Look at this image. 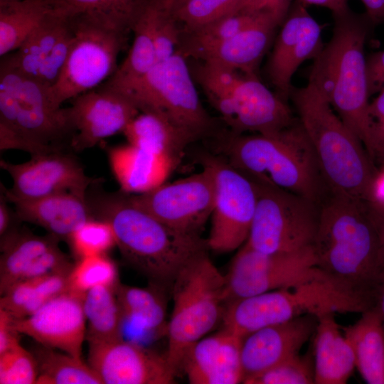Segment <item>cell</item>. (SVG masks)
<instances>
[{"mask_svg":"<svg viewBox=\"0 0 384 384\" xmlns=\"http://www.w3.org/2000/svg\"><path fill=\"white\" fill-rule=\"evenodd\" d=\"M86 200L92 218L112 227L123 259L163 289L172 287L180 272L209 250L206 239L166 225L121 191L105 192L97 183Z\"/></svg>","mask_w":384,"mask_h":384,"instance_id":"1","label":"cell"},{"mask_svg":"<svg viewBox=\"0 0 384 384\" xmlns=\"http://www.w3.org/2000/svg\"><path fill=\"white\" fill-rule=\"evenodd\" d=\"M368 201L328 188L319 203L313 248L326 274L366 296L381 272L379 242Z\"/></svg>","mask_w":384,"mask_h":384,"instance_id":"2","label":"cell"},{"mask_svg":"<svg viewBox=\"0 0 384 384\" xmlns=\"http://www.w3.org/2000/svg\"><path fill=\"white\" fill-rule=\"evenodd\" d=\"M332 36L314 59L308 82L329 103L368 154L369 92L365 46L371 27L368 16L351 9L333 16Z\"/></svg>","mask_w":384,"mask_h":384,"instance_id":"3","label":"cell"},{"mask_svg":"<svg viewBox=\"0 0 384 384\" xmlns=\"http://www.w3.org/2000/svg\"><path fill=\"white\" fill-rule=\"evenodd\" d=\"M218 155L251 180L319 204L328 188L298 118L272 134H235L218 138Z\"/></svg>","mask_w":384,"mask_h":384,"instance_id":"4","label":"cell"},{"mask_svg":"<svg viewBox=\"0 0 384 384\" xmlns=\"http://www.w3.org/2000/svg\"><path fill=\"white\" fill-rule=\"evenodd\" d=\"M289 99L327 188L354 198L371 201L378 169L358 138L311 84L293 86Z\"/></svg>","mask_w":384,"mask_h":384,"instance_id":"5","label":"cell"},{"mask_svg":"<svg viewBox=\"0 0 384 384\" xmlns=\"http://www.w3.org/2000/svg\"><path fill=\"white\" fill-rule=\"evenodd\" d=\"M75 135L68 110L56 107L48 89L4 57L0 66V149L31 156L71 151Z\"/></svg>","mask_w":384,"mask_h":384,"instance_id":"6","label":"cell"},{"mask_svg":"<svg viewBox=\"0 0 384 384\" xmlns=\"http://www.w3.org/2000/svg\"><path fill=\"white\" fill-rule=\"evenodd\" d=\"M171 289L174 306L165 355L176 376L191 347L222 320L227 303L225 277L205 253L180 272Z\"/></svg>","mask_w":384,"mask_h":384,"instance_id":"7","label":"cell"},{"mask_svg":"<svg viewBox=\"0 0 384 384\" xmlns=\"http://www.w3.org/2000/svg\"><path fill=\"white\" fill-rule=\"evenodd\" d=\"M186 58L178 49L119 90L132 97L140 112L159 113L199 139L213 133L215 123L201 102Z\"/></svg>","mask_w":384,"mask_h":384,"instance_id":"8","label":"cell"},{"mask_svg":"<svg viewBox=\"0 0 384 384\" xmlns=\"http://www.w3.org/2000/svg\"><path fill=\"white\" fill-rule=\"evenodd\" d=\"M68 17L73 22L75 38L58 80L48 89L51 101L58 107L113 75L128 35L88 16Z\"/></svg>","mask_w":384,"mask_h":384,"instance_id":"9","label":"cell"},{"mask_svg":"<svg viewBox=\"0 0 384 384\" xmlns=\"http://www.w3.org/2000/svg\"><path fill=\"white\" fill-rule=\"evenodd\" d=\"M252 181L257 189V204L245 243L269 254L292 252L312 246L318 225L319 204L279 188Z\"/></svg>","mask_w":384,"mask_h":384,"instance_id":"10","label":"cell"},{"mask_svg":"<svg viewBox=\"0 0 384 384\" xmlns=\"http://www.w3.org/2000/svg\"><path fill=\"white\" fill-rule=\"evenodd\" d=\"M201 164L212 170L215 201L206 239L209 250L227 253L247 241L257 204L255 183L219 155H206Z\"/></svg>","mask_w":384,"mask_h":384,"instance_id":"11","label":"cell"},{"mask_svg":"<svg viewBox=\"0 0 384 384\" xmlns=\"http://www.w3.org/2000/svg\"><path fill=\"white\" fill-rule=\"evenodd\" d=\"M326 274L317 267L313 246L282 253H264L247 243L232 260L225 277L227 302L287 288Z\"/></svg>","mask_w":384,"mask_h":384,"instance_id":"12","label":"cell"},{"mask_svg":"<svg viewBox=\"0 0 384 384\" xmlns=\"http://www.w3.org/2000/svg\"><path fill=\"white\" fill-rule=\"evenodd\" d=\"M171 183H164L144 193L130 195L133 202L166 225L179 231L201 235L210 218L215 201V183L210 168Z\"/></svg>","mask_w":384,"mask_h":384,"instance_id":"13","label":"cell"},{"mask_svg":"<svg viewBox=\"0 0 384 384\" xmlns=\"http://www.w3.org/2000/svg\"><path fill=\"white\" fill-rule=\"evenodd\" d=\"M74 153L58 151L41 154L19 164L1 159L0 166L11 176L12 186L6 188L1 184V190L21 199H36L63 193L85 198L89 188L101 180L87 176Z\"/></svg>","mask_w":384,"mask_h":384,"instance_id":"14","label":"cell"},{"mask_svg":"<svg viewBox=\"0 0 384 384\" xmlns=\"http://www.w3.org/2000/svg\"><path fill=\"white\" fill-rule=\"evenodd\" d=\"M72 100L68 110L75 132L71 144L75 153L123 132L140 112L131 97L107 82Z\"/></svg>","mask_w":384,"mask_h":384,"instance_id":"15","label":"cell"},{"mask_svg":"<svg viewBox=\"0 0 384 384\" xmlns=\"http://www.w3.org/2000/svg\"><path fill=\"white\" fill-rule=\"evenodd\" d=\"M306 4L297 0L282 23L274 42L267 73L277 94L287 102L292 80L299 67L314 59L324 47L321 26L311 16Z\"/></svg>","mask_w":384,"mask_h":384,"instance_id":"16","label":"cell"},{"mask_svg":"<svg viewBox=\"0 0 384 384\" xmlns=\"http://www.w3.org/2000/svg\"><path fill=\"white\" fill-rule=\"evenodd\" d=\"M88 363L103 384H171L175 383L165 356L119 338L90 343Z\"/></svg>","mask_w":384,"mask_h":384,"instance_id":"17","label":"cell"},{"mask_svg":"<svg viewBox=\"0 0 384 384\" xmlns=\"http://www.w3.org/2000/svg\"><path fill=\"white\" fill-rule=\"evenodd\" d=\"M83 297L68 290L49 301L31 315L14 318V326L41 346L82 358L86 339Z\"/></svg>","mask_w":384,"mask_h":384,"instance_id":"18","label":"cell"},{"mask_svg":"<svg viewBox=\"0 0 384 384\" xmlns=\"http://www.w3.org/2000/svg\"><path fill=\"white\" fill-rule=\"evenodd\" d=\"M318 318L304 315L260 329L242 340V383L299 353L314 335Z\"/></svg>","mask_w":384,"mask_h":384,"instance_id":"19","label":"cell"},{"mask_svg":"<svg viewBox=\"0 0 384 384\" xmlns=\"http://www.w3.org/2000/svg\"><path fill=\"white\" fill-rule=\"evenodd\" d=\"M231 132L272 134L297 120L287 102L272 92L256 74H242L234 92Z\"/></svg>","mask_w":384,"mask_h":384,"instance_id":"20","label":"cell"},{"mask_svg":"<svg viewBox=\"0 0 384 384\" xmlns=\"http://www.w3.org/2000/svg\"><path fill=\"white\" fill-rule=\"evenodd\" d=\"M242 338L221 329L204 336L186 354L181 371L191 384L242 383L240 348Z\"/></svg>","mask_w":384,"mask_h":384,"instance_id":"21","label":"cell"},{"mask_svg":"<svg viewBox=\"0 0 384 384\" xmlns=\"http://www.w3.org/2000/svg\"><path fill=\"white\" fill-rule=\"evenodd\" d=\"M20 221L35 224L48 233L68 241L71 234L91 218L86 197L71 193L36 199H21L6 194Z\"/></svg>","mask_w":384,"mask_h":384,"instance_id":"22","label":"cell"},{"mask_svg":"<svg viewBox=\"0 0 384 384\" xmlns=\"http://www.w3.org/2000/svg\"><path fill=\"white\" fill-rule=\"evenodd\" d=\"M60 240L49 233L40 236L18 227L1 238V295L20 281L41 276Z\"/></svg>","mask_w":384,"mask_h":384,"instance_id":"23","label":"cell"},{"mask_svg":"<svg viewBox=\"0 0 384 384\" xmlns=\"http://www.w3.org/2000/svg\"><path fill=\"white\" fill-rule=\"evenodd\" d=\"M278 26L280 25L271 15L262 14L234 36L200 49L190 56L220 64L243 74H256Z\"/></svg>","mask_w":384,"mask_h":384,"instance_id":"24","label":"cell"},{"mask_svg":"<svg viewBox=\"0 0 384 384\" xmlns=\"http://www.w3.org/2000/svg\"><path fill=\"white\" fill-rule=\"evenodd\" d=\"M119 191L131 195L150 191L165 183L176 164L170 159L130 144L107 150Z\"/></svg>","mask_w":384,"mask_h":384,"instance_id":"25","label":"cell"},{"mask_svg":"<svg viewBox=\"0 0 384 384\" xmlns=\"http://www.w3.org/2000/svg\"><path fill=\"white\" fill-rule=\"evenodd\" d=\"M314 336V383H346L356 368L355 356L334 314L318 317Z\"/></svg>","mask_w":384,"mask_h":384,"instance_id":"26","label":"cell"},{"mask_svg":"<svg viewBox=\"0 0 384 384\" xmlns=\"http://www.w3.org/2000/svg\"><path fill=\"white\" fill-rule=\"evenodd\" d=\"M128 143L166 156L178 165L187 146L198 138L164 115L142 111L123 131Z\"/></svg>","mask_w":384,"mask_h":384,"instance_id":"27","label":"cell"},{"mask_svg":"<svg viewBox=\"0 0 384 384\" xmlns=\"http://www.w3.org/2000/svg\"><path fill=\"white\" fill-rule=\"evenodd\" d=\"M341 329L364 380L369 384H384V325L378 311L369 308L356 322Z\"/></svg>","mask_w":384,"mask_h":384,"instance_id":"28","label":"cell"},{"mask_svg":"<svg viewBox=\"0 0 384 384\" xmlns=\"http://www.w3.org/2000/svg\"><path fill=\"white\" fill-rule=\"evenodd\" d=\"M163 289L151 284L141 288L118 283L115 294L122 323L132 324L146 332L160 334L167 330L166 306Z\"/></svg>","mask_w":384,"mask_h":384,"instance_id":"29","label":"cell"},{"mask_svg":"<svg viewBox=\"0 0 384 384\" xmlns=\"http://www.w3.org/2000/svg\"><path fill=\"white\" fill-rule=\"evenodd\" d=\"M151 1V0H53L50 5L63 16H88L129 33Z\"/></svg>","mask_w":384,"mask_h":384,"instance_id":"30","label":"cell"},{"mask_svg":"<svg viewBox=\"0 0 384 384\" xmlns=\"http://www.w3.org/2000/svg\"><path fill=\"white\" fill-rule=\"evenodd\" d=\"M69 274H53L20 281L0 299V309L15 319L27 317L69 290Z\"/></svg>","mask_w":384,"mask_h":384,"instance_id":"31","label":"cell"},{"mask_svg":"<svg viewBox=\"0 0 384 384\" xmlns=\"http://www.w3.org/2000/svg\"><path fill=\"white\" fill-rule=\"evenodd\" d=\"M154 1L143 12L132 31L128 55L107 82L122 89L145 75L157 63L154 43Z\"/></svg>","mask_w":384,"mask_h":384,"instance_id":"32","label":"cell"},{"mask_svg":"<svg viewBox=\"0 0 384 384\" xmlns=\"http://www.w3.org/2000/svg\"><path fill=\"white\" fill-rule=\"evenodd\" d=\"M83 309L89 343L122 338V314L115 288L97 286L90 289L83 297Z\"/></svg>","mask_w":384,"mask_h":384,"instance_id":"33","label":"cell"},{"mask_svg":"<svg viewBox=\"0 0 384 384\" xmlns=\"http://www.w3.org/2000/svg\"><path fill=\"white\" fill-rule=\"evenodd\" d=\"M53 9L44 0L0 3V55L16 50Z\"/></svg>","mask_w":384,"mask_h":384,"instance_id":"34","label":"cell"},{"mask_svg":"<svg viewBox=\"0 0 384 384\" xmlns=\"http://www.w3.org/2000/svg\"><path fill=\"white\" fill-rule=\"evenodd\" d=\"M66 21L53 9L28 34L13 54L7 57L23 74L36 78L43 60L53 48Z\"/></svg>","mask_w":384,"mask_h":384,"instance_id":"35","label":"cell"},{"mask_svg":"<svg viewBox=\"0 0 384 384\" xmlns=\"http://www.w3.org/2000/svg\"><path fill=\"white\" fill-rule=\"evenodd\" d=\"M34 356L38 370L37 384H103L82 358L43 346Z\"/></svg>","mask_w":384,"mask_h":384,"instance_id":"36","label":"cell"},{"mask_svg":"<svg viewBox=\"0 0 384 384\" xmlns=\"http://www.w3.org/2000/svg\"><path fill=\"white\" fill-rule=\"evenodd\" d=\"M243 73L215 63L203 61L196 70L198 83L212 106L230 127L235 90Z\"/></svg>","mask_w":384,"mask_h":384,"instance_id":"37","label":"cell"},{"mask_svg":"<svg viewBox=\"0 0 384 384\" xmlns=\"http://www.w3.org/2000/svg\"><path fill=\"white\" fill-rule=\"evenodd\" d=\"M265 13L237 12L188 33L187 43L179 49L186 56L216 43L224 41L253 23L261 14Z\"/></svg>","mask_w":384,"mask_h":384,"instance_id":"38","label":"cell"},{"mask_svg":"<svg viewBox=\"0 0 384 384\" xmlns=\"http://www.w3.org/2000/svg\"><path fill=\"white\" fill-rule=\"evenodd\" d=\"M119 282L117 266L106 255L78 260L68 274L69 290L82 296L97 286L115 288Z\"/></svg>","mask_w":384,"mask_h":384,"instance_id":"39","label":"cell"},{"mask_svg":"<svg viewBox=\"0 0 384 384\" xmlns=\"http://www.w3.org/2000/svg\"><path fill=\"white\" fill-rule=\"evenodd\" d=\"M242 0H185L171 11L187 33L239 12Z\"/></svg>","mask_w":384,"mask_h":384,"instance_id":"40","label":"cell"},{"mask_svg":"<svg viewBox=\"0 0 384 384\" xmlns=\"http://www.w3.org/2000/svg\"><path fill=\"white\" fill-rule=\"evenodd\" d=\"M67 242L74 255L80 260L107 255L116 245V238L113 228L108 222L91 218L75 230Z\"/></svg>","mask_w":384,"mask_h":384,"instance_id":"41","label":"cell"},{"mask_svg":"<svg viewBox=\"0 0 384 384\" xmlns=\"http://www.w3.org/2000/svg\"><path fill=\"white\" fill-rule=\"evenodd\" d=\"M292 356L246 382L245 384L314 383V353Z\"/></svg>","mask_w":384,"mask_h":384,"instance_id":"42","label":"cell"},{"mask_svg":"<svg viewBox=\"0 0 384 384\" xmlns=\"http://www.w3.org/2000/svg\"><path fill=\"white\" fill-rule=\"evenodd\" d=\"M38 376L34 355L21 343L0 354L1 384H33Z\"/></svg>","mask_w":384,"mask_h":384,"instance_id":"43","label":"cell"},{"mask_svg":"<svg viewBox=\"0 0 384 384\" xmlns=\"http://www.w3.org/2000/svg\"><path fill=\"white\" fill-rule=\"evenodd\" d=\"M154 1V43L157 63L172 56L180 43V23L158 0Z\"/></svg>","mask_w":384,"mask_h":384,"instance_id":"44","label":"cell"},{"mask_svg":"<svg viewBox=\"0 0 384 384\" xmlns=\"http://www.w3.org/2000/svg\"><path fill=\"white\" fill-rule=\"evenodd\" d=\"M74 38L73 22L70 17L66 16L63 28L53 48L43 60L36 78L47 89L53 87L58 80Z\"/></svg>","mask_w":384,"mask_h":384,"instance_id":"45","label":"cell"},{"mask_svg":"<svg viewBox=\"0 0 384 384\" xmlns=\"http://www.w3.org/2000/svg\"><path fill=\"white\" fill-rule=\"evenodd\" d=\"M370 146L372 161L384 162V89L379 92L368 107Z\"/></svg>","mask_w":384,"mask_h":384,"instance_id":"46","label":"cell"},{"mask_svg":"<svg viewBox=\"0 0 384 384\" xmlns=\"http://www.w3.org/2000/svg\"><path fill=\"white\" fill-rule=\"evenodd\" d=\"M292 3V0H242L239 12L268 14L281 25Z\"/></svg>","mask_w":384,"mask_h":384,"instance_id":"47","label":"cell"},{"mask_svg":"<svg viewBox=\"0 0 384 384\" xmlns=\"http://www.w3.org/2000/svg\"><path fill=\"white\" fill-rule=\"evenodd\" d=\"M369 95L378 94L384 89V50L366 58Z\"/></svg>","mask_w":384,"mask_h":384,"instance_id":"48","label":"cell"},{"mask_svg":"<svg viewBox=\"0 0 384 384\" xmlns=\"http://www.w3.org/2000/svg\"><path fill=\"white\" fill-rule=\"evenodd\" d=\"M14 317L0 309V354L17 346L21 334L14 326Z\"/></svg>","mask_w":384,"mask_h":384,"instance_id":"49","label":"cell"},{"mask_svg":"<svg viewBox=\"0 0 384 384\" xmlns=\"http://www.w3.org/2000/svg\"><path fill=\"white\" fill-rule=\"evenodd\" d=\"M368 210L376 229L380 252L381 272L384 271V206L374 201H368Z\"/></svg>","mask_w":384,"mask_h":384,"instance_id":"50","label":"cell"},{"mask_svg":"<svg viewBox=\"0 0 384 384\" xmlns=\"http://www.w3.org/2000/svg\"><path fill=\"white\" fill-rule=\"evenodd\" d=\"M4 194L1 192L0 196V237L3 238L17 228L18 219L13 207L9 205Z\"/></svg>","mask_w":384,"mask_h":384,"instance_id":"51","label":"cell"},{"mask_svg":"<svg viewBox=\"0 0 384 384\" xmlns=\"http://www.w3.org/2000/svg\"><path fill=\"white\" fill-rule=\"evenodd\" d=\"M373 24H384V0H361Z\"/></svg>","mask_w":384,"mask_h":384,"instance_id":"52","label":"cell"},{"mask_svg":"<svg viewBox=\"0 0 384 384\" xmlns=\"http://www.w3.org/2000/svg\"><path fill=\"white\" fill-rule=\"evenodd\" d=\"M306 5H316L329 9L333 16L346 13L350 9L348 0H299Z\"/></svg>","mask_w":384,"mask_h":384,"instance_id":"53","label":"cell"},{"mask_svg":"<svg viewBox=\"0 0 384 384\" xmlns=\"http://www.w3.org/2000/svg\"><path fill=\"white\" fill-rule=\"evenodd\" d=\"M370 201L384 206V162L380 164L374 178Z\"/></svg>","mask_w":384,"mask_h":384,"instance_id":"54","label":"cell"},{"mask_svg":"<svg viewBox=\"0 0 384 384\" xmlns=\"http://www.w3.org/2000/svg\"><path fill=\"white\" fill-rule=\"evenodd\" d=\"M159 3L169 11H174L185 0H158Z\"/></svg>","mask_w":384,"mask_h":384,"instance_id":"55","label":"cell"},{"mask_svg":"<svg viewBox=\"0 0 384 384\" xmlns=\"http://www.w3.org/2000/svg\"><path fill=\"white\" fill-rule=\"evenodd\" d=\"M19 1V0H0V3L11 2V1Z\"/></svg>","mask_w":384,"mask_h":384,"instance_id":"56","label":"cell"},{"mask_svg":"<svg viewBox=\"0 0 384 384\" xmlns=\"http://www.w3.org/2000/svg\"><path fill=\"white\" fill-rule=\"evenodd\" d=\"M44 1H46L47 3L50 4L53 0H44Z\"/></svg>","mask_w":384,"mask_h":384,"instance_id":"57","label":"cell"}]
</instances>
